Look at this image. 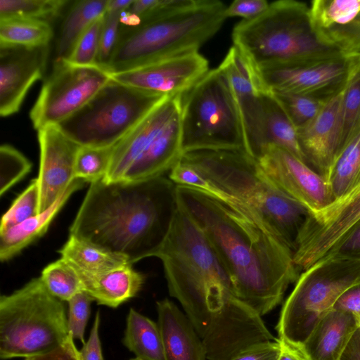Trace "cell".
<instances>
[{
  "mask_svg": "<svg viewBox=\"0 0 360 360\" xmlns=\"http://www.w3.org/2000/svg\"><path fill=\"white\" fill-rule=\"evenodd\" d=\"M328 44L344 55L360 53V13L348 25L333 34Z\"/></svg>",
  "mask_w": 360,
  "mask_h": 360,
  "instance_id": "b9f144b4",
  "label": "cell"
},
{
  "mask_svg": "<svg viewBox=\"0 0 360 360\" xmlns=\"http://www.w3.org/2000/svg\"><path fill=\"white\" fill-rule=\"evenodd\" d=\"M359 327L351 314L332 310L321 319L299 347L307 360H339Z\"/></svg>",
  "mask_w": 360,
  "mask_h": 360,
  "instance_id": "603a6c76",
  "label": "cell"
},
{
  "mask_svg": "<svg viewBox=\"0 0 360 360\" xmlns=\"http://www.w3.org/2000/svg\"><path fill=\"white\" fill-rule=\"evenodd\" d=\"M278 354L279 345L275 339L250 345L228 360H277Z\"/></svg>",
  "mask_w": 360,
  "mask_h": 360,
  "instance_id": "7bdbcfd3",
  "label": "cell"
},
{
  "mask_svg": "<svg viewBox=\"0 0 360 360\" xmlns=\"http://www.w3.org/2000/svg\"><path fill=\"white\" fill-rule=\"evenodd\" d=\"M269 92L297 129L311 121L319 113L327 98L281 91Z\"/></svg>",
  "mask_w": 360,
  "mask_h": 360,
  "instance_id": "d590c367",
  "label": "cell"
},
{
  "mask_svg": "<svg viewBox=\"0 0 360 360\" xmlns=\"http://www.w3.org/2000/svg\"><path fill=\"white\" fill-rule=\"evenodd\" d=\"M360 220V188L309 214L297 236L294 262L302 272L333 250Z\"/></svg>",
  "mask_w": 360,
  "mask_h": 360,
  "instance_id": "5bb4252c",
  "label": "cell"
},
{
  "mask_svg": "<svg viewBox=\"0 0 360 360\" xmlns=\"http://www.w3.org/2000/svg\"><path fill=\"white\" fill-rule=\"evenodd\" d=\"M359 13L360 0H314L309 6L312 27L328 46V38L348 25Z\"/></svg>",
  "mask_w": 360,
  "mask_h": 360,
  "instance_id": "83f0119b",
  "label": "cell"
},
{
  "mask_svg": "<svg viewBox=\"0 0 360 360\" xmlns=\"http://www.w3.org/2000/svg\"><path fill=\"white\" fill-rule=\"evenodd\" d=\"M104 15L95 20L80 36L65 60L77 65H97Z\"/></svg>",
  "mask_w": 360,
  "mask_h": 360,
  "instance_id": "f35d334b",
  "label": "cell"
},
{
  "mask_svg": "<svg viewBox=\"0 0 360 360\" xmlns=\"http://www.w3.org/2000/svg\"><path fill=\"white\" fill-rule=\"evenodd\" d=\"M232 39L255 70L342 53L320 39L311 24L309 6L295 0L274 1L259 16L240 20Z\"/></svg>",
  "mask_w": 360,
  "mask_h": 360,
  "instance_id": "8992f818",
  "label": "cell"
},
{
  "mask_svg": "<svg viewBox=\"0 0 360 360\" xmlns=\"http://www.w3.org/2000/svg\"><path fill=\"white\" fill-rule=\"evenodd\" d=\"M85 182L75 179L58 200L44 212L0 233V259L8 261L42 236L60 210Z\"/></svg>",
  "mask_w": 360,
  "mask_h": 360,
  "instance_id": "cb8c5ba5",
  "label": "cell"
},
{
  "mask_svg": "<svg viewBox=\"0 0 360 360\" xmlns=\"http://www.w3.org/2000/svg\"><path fill=\"white\" fill-rule=\"evenodd\" d=\"M257 160L274 185L304 206L311 214L333 203L325 179L288 150L269 145Z\"/></svg>",
  "mask_w": 360,
  "mask_h": 360,
  "instance_id": "9a60e30c",
  "label": "cell"
},
{
  "mask_svg": "<svg viewBox=\"0 0 360 360\" xmlns=\"http://www.w3.org/2000/svg\"><path fill=\"white\" fill-rule=\"evenodd\" d=\"M164 360H206L204 344L186 315L167 298L156 302Z\"/></svg>",
  "mask_w": 360,
  "mask_h": 360,
  "instance_id": "44dd1931",
  "label": "cell"
},
{
  "mask_svg": "<svg viewBox=\"0 0 360 360\" xmlns=\"http://www.w3.org/2000/svg\"><path fill=\"white\" fill-rule=\"evenodd\" d=\"M350 56V69L342 89L340 148L360 131V53Z\"/></svg>",
  "mask_w": 360,
  "mask_h": 360,
  "instance_id": "1f68e13d",
  "label": "cell"
},
{
  "mask_svg": "<svg viewBox=\"0 0 360 360\" xmlns=\"http://www.w3.org/2000/svg\"><path fill=\"white\" fill-rule=\"evenodd\" d=\"M50 44L25 46L0 44V115L17 112L31 86L46 70Z\"/></svg>",
  "mask_w": 360,
  "mask_h": 360,
  "instance_id": "ac0fdd59",
  "label": "cell"
},
{
  "mask_svg": "<svg viewBox=\"0 0 360 360\" xmlns=\"http://www.w3.org/2000/svg\"><path fill=\"white\" fill-rule=\"evenodd\" d=\"M339 360H360V327L352 335Z\"/></svg>",
  "mask_w": 360,
  "mask_h": 360,
  "instance_id": "f907efd6",
  "label": "cell"
},
{
  "mask_svg": "<svg viewBox=\"0 0 360 360\" xmlns=\"http://www.w3.org/2000/svg\"><path fill=\"white\" fill-rule=\"evenodd\" d=\"M333 309L351 314L360 326V283L344 292Z\"/></svg>",
  "mask_w": 360,
  "mask_h": 360,
  "instance_id": "c3c4849f",
  "label": "cell"
},
{
  "mask_svg": "<svg viewBox=\"0 0 360 360\" xmlns=\"http://www.w3.org/2000/svg\"><path fill=\"white\" fill-rule=\"evenodd\" d=\"M122 344L136 357L164 360L158 323L131 308L126 319Z\"/></svg>",
  "mask_w": 360,
  "mask_h": 360,
  "instance_id": "f1b7e54d",
  "label": "cell"
},
{
  "mask_svg": "<svg viewBox=\"0 0 360 360\" xmlns=\"http://www.w3.org/2000/svg\"><path fill=\"white\" fill-rule=\"evenodd\" d=\"M209 70L207 60L194 51L112 74L111 77L134 88L170 97L186 93Z\"/></svg>",
  "mask_w": 360,
  "mask_h": 360,
  "instance_id": "2e32d148",
  "label": "cell"
},
{
  "mask_svg": "<svg viewBox=\"0 0 360 360\" xmlns=\"http://www.w3.org/2000/svg\"><path fill=\"white\" fill-rule=\"evenodd\" d=\"M326 257L360 261V220Z\"/></svg>",
  "mask_w": 360,
  "mask_h": 360,
  "instance_id": "f6af8a7d",
  "label": "cell"
},
{
  "mask_svg": "<svg viewBox=\"0 0 360 360\" xmlns=\"http://www.w3.org/2000/svg\"><path fill=\"white\" fill-rule=\"evenodd\" d=\"M276 340L279 345L277 360H307L299 347L281 338Z\"/></svg>",
  "mask_w": 360,
  "mask_h": 360,
  "instance_id": "681fc988",
  "label": "cell"
},
{
  "mask_svg": "<svg viewBox=\"0 0 360 360\" xmlns=\"http://www.w3.org/2000/svg\"><path fill=\"white\" fill-rule=\"evenodd\" d=\"M360 283V261L323 257L302 271L285 301L278 338L301 347L347 289Z\"/></svg>",
  "mask_w": 360,
  "mask_h": 360,
  "instance_id": "ba28073f",
  "label": "cell"
},
{
  "mask_svg": "<svg viewBox=\"0 0 360 360\" xmlns=\"http://www.w3.org/2000/svg\"><path fill=\"white\" fill-rule=\"evenodd\" d=\"M342 89L327 98L319 113L297 129L306 163L324 179L341 146Z\"/></svg>",
  "mask_w": 360,
  "mask_h": 360,
  "instance_id": "d6986e66",
  "label": "cell"
},
{
  "mask_svg": "<svg viewBox=\"0 0 360 360\" xmlns=\"http://www.w3.org/2000/svg\"><path fill=\"white\" fill-rule=\"evenodd\" d=\"M39 194L37 178L13 200L2 216L0 233L38 214Z\"/></svg>",
  "mask_w": 360,
  "mask_h": 360,
  "instance_id": "8d00e7d4",
  "label": "cell"
},
{
  "mask_svg": "<svg viewBox=\"0 0 360 360\" xmlns=\"http://www.w3.org/2000/svg\"><path fill=\"white\" fill-rule=\"evenodd\" d=\"M134 0H108L107 11L122 12L130 8Z\"/></svg>",
  "mask_w": 360,
  "mask_h": 360,
  "instance_id": "816d5d0a",
  "label": "cell"
},
{
  "mask_svg": "<svg viewBox=\"0 0 360 360\" xmlns=\"http://www.w3.org/2000/svg\"><path fill=\"white\" fill-rule=\"evenodd\" d=\"M31 162L8 144L0 147V194L3 195L31 170Z\"/></svg>",
  "mask_w": 360,
  "mask_h": 360,
  "instance_id": "74e56055",
  "label": "cell"
},
{
  "mask_svg": "<svg viewBox=\"0 0 360 360\" xmlns=\"http://www.w3.org/2000/svg\"><path fill=\"white\" fill-rule=\"evenodd\" d=\"M226 76L239 115L245 150L258 160L267 148L263 89L254 68L233 46L218 67Z\"/></svg>",
  "mask_w": 360,
  "mask_h": 360,
  "instance_id": "4fadbf2b",
  "label": "cell"
},
{
  "mask_svg": "<svg viewBox=\"0 0 360 360\" xmlns=\"http://www.w3.org/2000/svg\"><path fill=\"white\" fill-rule=\"evenodd\" d=\"M53 35L49 22L27 18L0 19V44L25 46L50 44Z\"/></svg>",
  "mask_w": 360,
  "mask_h": 360,
  "instance_id": "4dcf8cb0",
  "label": "cell"
},
{
  "mask_svg": "<svg viewBox=\"0 0 360 360\" xmlns=\"http://www.w3.org/2000/svg\"><path fill=\"white\" fill-rule=\"evenodd\" d=\"M115 146L79 148L75 163V178L92 184L103 179L108 170Z\"/></svg>",
  "mask_w": 360,
  "mask_h": 360,
  "instance_id": "e575fe53",
  "label": "cell"
},
{
  "mask_svg": "<svg viewBox=\"0 0 360 360\" xmlns=\"http://www.w3.org/2000/svg\"><path fill=\"white\" fill-rule=\"evenodd\" d=\"M181 161L195 168L213 187L238 200L257 214L293 251L310 212L280 190L257 160L245 150H196Z\"/></svg>",
  "mask_w": 360,
  "mask_h": 360,
  "instance_id": "277c9868",
  "label": "cell"
},
{
  "mask_svg": "<svg viewBox=\"0 0 360 360\" xmlns=\"http://www.w3.org/2000/svg\"><path fill=\"white\" fill-rule=\"evenodd\" d=\"M39 146L38 214L53 205L75 180V163L81 147L56 125L37 131Z\"/></svg>",
  "mask_w": 360,
  "mask_h": 360,
  "instance_id": "e0dca14e",
  "label": "cell"
},
{
  "mask_svg": "<svg viewBox=\"0 0 360 360\" xmlns=\"http://www.w3.org/2000/svg\"><path fill=\"white\" fill-rule=\"evenodd\" d=\"M325 180L333 202L345 199L360 188V131L338 151Z\"/></svg>",
  "mask_w": 360,
  "mask_h": 360,
  "instance_id": "d4e9b609",
  "label": "cell"
},
{
  "mask_svg": "<svg viewBox=\"0 0 360 360\" xmlns=\"http://www.w3.org/2000/svg\"><path fill=\"white\" fill-rule=\"evenodd\" d=\"M176 193L239 297L261 316L280 304L300 276L293 251L245 204L211 184L207 192L176 185Z\"/></svg>",
  "mask_w": 360,
  "mask_h": 360,
  "instance_id": "7a4b0ae2",
  "label": "cell"
},
{
  "mask_svg": "<svg viewBox=\"0 0 360 360\" xmlns=\"http://www.w3.org/2000/svg\"><path fill=\"white\" fill-rule=\"evenodd\" d=\"M176 187L165 175L141 181L92 183L70 234L121 255L131 264L156 257L177 207Z\"/></svg>",
  "mask_w": 360,
  "mask_h": 360,
  "instance_id": "3957f363",
  "label": "cell"
},
{
  "mask_svg": "<svg viewBox=\"0 0 360 360\" xmlns=\"http://www.w3.org/2000/svg\"><path fill=\"white\" fill-rule=\"evenodd\" d=\"M100 324L101 313L98 311L89 336L80 349L83 360H104L99 336Z\"/></svg>",
  "mask_w": 360,
  "mask_h": 360,
  "instance_id": "7dc6e473",
  "label": "cell"
},
{
  "mask_svg": "<svg viewBox=\"0 0 360 360\" xmlns=\"http://www.w3.org/2000/svg\"><path fill=\"white\" fill-rule=\"evenodd\" d=\"M108 0L75 1L66 14L56 44L57 58L67 59L75 44L85 30L103 17Z\"/></svg>",
  "mask_w": 360,
  "mask_h": 360,
  "instance_id": "4316f807",
  "label": "cell"
},
{
  "mask_svg": "<svg viewBox=\"0 0 360 360\" xmlns=\"http://www.w3.org/2000/svg\"><path fill=\"white\" fill-rule=\"evenodd\" d=\"M40 278L47 290L63 302L83 291L80 278L73 266L63 258L44 268Z\"/></svg>",
  "mask_w": 360,
  "mask_h": 360,
  "instance_id": "d6a6232c",
  "label": "cell"
},
{
  "mask_svg": "<svg viewBox=\"0 0 360 360\" xmlns=\"http://www.w3.org/2000/svg\"><path fill=\"white\" fill-rule=\"evenodd\" d=\"M98 65L82 66L56 58L30 112L33 127L58 125L86 104L110 79Z\"/></svg>",
  "mask_w": 360,
  "mask_h": 360,
  "instance_id": "8fae6325",
  "label": "cell"
},
{
  "mask_svg": "<svg viewBox=\"0 0 360 360\" xmlns=\"http://www.w3.org/2000/svg\"><path fill=\"white\" fill-rule=\"evenodd\" d=\"M360 327V326H359Z\"/></svg>",
  "mask_w": 360,
  "mask_h": 360,
  "instance_id": "db71d44e",
  "label": "cell"
},
{
  "mask_svg": "<svg viewBox=\"0 0 360 360\" xmlns=\"http://www.w3.org/2000/svg\"><path fill=\"white\" fill-rule=\"evenodd\" d=\"M93 299L85 292H80L68 302V327L74 340L85 343L84 333L90 316Z\"/></svg>",
  "mask_w": 360,
  "mask_h": 360,
  "instance_id": "ab89813d",
  "label": "cell"
},
{
  "mask_svg": "<svg viewBox=\"0 0 360 360\" xmlns=\"http://www.w3.org/2000/svg\"><path fill=\"white\" fill-rule=\"evenodd\" d=\"M156 257L169 295L202 340L207 360H228L250 345L275 340L262 316L239 297L203 232L178 202Z\"/></svg>",
  "mask_w": 360,
  "mask_h": 360,
  "instance_id": "6da1fadb",
  "label": "cell"
},
{
  "mask_svg": "<svg viewBox=\"0 0 360 360\" xmlns=\"http://www.w3.org/2000/svg\"><path fill=\"white\" fill-rule=\"evenodd\" d=\"M69 335L63 301L40 277L0 297V358L30 357L54 349Z\"/></svg>",
  "mask_w": 360,
  "mask_h": 360,
  "instance_id": "52a82bcc",
  "label": "cell"
},
{
  "mask_svg": "<svg viewBox=\"0 0 360 360\" xmlns=\"http://www.w3.org/2000/svg\"><path fill=\"white\" fill-rule=\"evenodd\" d=\"M166 98L111 77L86 104L56 126L82 146H112Z\"/></svg>",
  "mask_w": 360,
  "mask_h": 360,
  "instance_id": "30bf717a",
  "label": "cell"
},
{
  "mask_svg": "<svg viewBox=\"0 0 360 360\" xmlns=\"http://www.w3.org/2000/svg\"><path fill=\"white\" fill-rule=\"evenodd\" d=\"M66 0H0V19L27 18L47 21L58 16Z\"/></svg>",
  "mask_w": 360,
  "mask_h": 360,
  "instance_id": "836d02e7",
  "label": "cell"
},
{
  "mask_svg": "<svg viewBox=\"0 0 360 360\" xmlns=\"http://www.w3.org/2000/svg\"><path fill=\"white\" fill-rule=\"evenodd\" d=\"M226 8L217 0H194L176 12L133 27H120L105 70L112 75L198 51L222 26Z\"/></svg>",
  "mask_w": 360,
  "mask_h": 360,
  "instance_id": "5b68a950",
  "label": "cell"
},
{
  "mask_svg": "<svg viewBox=\"0 0 360 360\" xmlns=\"http://www.w3.org/2000/svg\"><path fill=\"white\" fill-rule=\"evenodd\" d=\"M350 63V54L339 53L327 58L254 69L264 91L326 98L343 88Z\"/></svg>",
  "mask_w": 360,
  "mask_h": 360,
  "instance_id": "7c38bea8",
  "label": "cell"
},
{
  "mask_svg": "<svg viewBox=\"0 0 360 360\" xmlns=\"http://www.w3.org/2000/svg\"><path fill=\"white\" fill-rule=\"evenodd\" d=\"M75 269L82 281L83 291L98 304L110 308H117L134 297L141 290L146 278L131 264L96 273Z\"/></svg>",
  "mask_w": 360,
  "mask_h": 360,
  "instance_id": "7402d4cb",
  "label": "cell"
},
{
  "mask_svg": "<svg viewBox=\"0 0 360 360\" xmlns=\"http://www.w3.org/2000/svg\"><path fill=\"white\" fill-rule=\"evenodd\" d=\"M122 12L106 11L104 15L97 65L105 69L118 40Z\"/></svg>",
  "mask_w": 360,
  "mask_h": 360,
  "instance_id": "60d3db41",
  "label": "cell"
},
{
  "mask_svg": "<svg viewBox=\"0 0 360 360\" xmlns=\"http://www.w3.org/2000/svg\"><path fill=\"white\" fill-rule=\"evenodd\" d=\"M182 95L167 97L115 145L105 182H117L161 129L181 112Z\"/></svg>",
  "mask_w": 360,
  "mask_h": 360,
  "instance_id": "ffe728a7",
  "label": "cell"
},
{
  "mask_svg": "<svg viewBox=\"0 0 360 360\" xmlns=\"http://www.w3.org/2000/svg\"><path fill=\"white\" fill-rule=\"evenodd\" d=\"M129 360H144V359H141V358H139V357H136H136H134V358H131V359H129Z\"/></svg>",
  "mask_w": 360,
  "mask_h": 360,
  "instance_id": "f5cc1de1",
  "label": "cell"
},
{
  "mask_svg": "<svg viewBox=\"0 0 360 360\" xmlns=\"http://www.w3.org/2000/svg\"><path fill=\"white\" fill-rule=\"evenodd\" d=\"M181 136L184 153L245 150L238 110L228 80L219 68L209 70L182 95Z\"/></svg>",
  "mask_w": 360,
  "mask_h": 360,
  "instance_id": "9c48e42d",
  "label": "cell"
},
{
  "mask_svg": "<svg viewBox=\"0 0 360 360\" xmlns=\"http://www.w3.org/2000/svg\"><path fill=\"white\" fill-rule=\"evenodd\" d=\"M25 360H83L80 350L75 344L74 338L69 333L66 340L44 353L27 357Z\"/></svg>",
  "mask_w": 360,
  "mask_h": 360,
  "instance_id": "bcb514c9",
  "label": "cell"
},
{
  "mask_svg": "<svg viewBox=\"0 0 360 360\" xmlns=\"http://www.w3.org/2000/svg\"><path fill=\"white\" fill-rule=\"evenodd\" d=\"M270 4L266 0H235L224 11L226 18L240 17L244 20H252L262 13Z\"/></svg>",
  "mask_w": 360,
  "mask_h": 360,
  "instance_id": "ee69618b",
  "label": "cell"
},
{
  "mask_svg": "<svg viewBox=\"0 0 360 360\" xmlns=\"http://www.w3.org/2000/svg\"><path fill=\"white\" fill-rule=\"evenodd\" d=\"M58 252L60 257L75 269L89 273L101 272L131 264L124 256L72 234L69 235Z\"/></svg>",
  "mask_w": 360,
  "mask_h": 360,
  "instance_id": "484cf974",
  "label": "cell"
},
{
  "mask_svg": "<svg viewBox=\"0 0 360 360\" xmlns=\"http://www.w3.org/2000/svg\"><path fill=\"white\" fill-rule=\"evenodd\" d=\"M263 99L267 146L282 148L306 163L296 127L269 91L264 90Z\"/></svg>",
  "mask_w": 360,
  "mask_h": 360,
  "instance_id": "f546056e",
  "label": "cell"
}]
</instances>
